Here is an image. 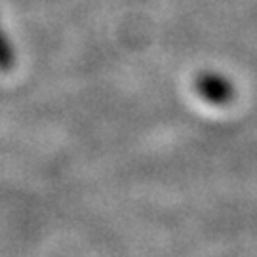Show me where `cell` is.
I'll return each mask as SVG.
<instances>
[{"mask_svg": "<svg viewBox=\"0 0 257 257\" xmlns=\"http://www.w3.org/2000/svg\"><path fill=\"white\" fill-rule=\"evenodd\" d=\"M196 92L204 101L213 105H223L232 97V86L227 78L215 74H204L196 80Z\"/></svg>", "mask_w": 257, "mask_h": 257, "instance_id": "6da1fadb", "label": "cell"}, {"mask_svg": "<svg viewBox=\"0 0 257 257\" xmlns=\"http://www.w3.org/2000/svg\"><path fill=\"white\" fill-rule=\"evenodd\" d=\"M16 67V50L12 46L10 38L6 37V33L2 31L0 25V71L8 73Z\"/></svg>", "mask_w": 257, "mask_h": 257, "instance_id": "7a4b0ae2", "label": "cell"}]
</instances>
